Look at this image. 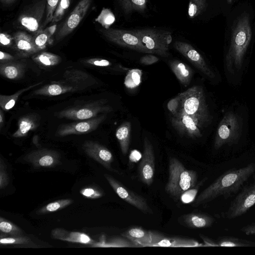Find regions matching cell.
Wrapping results in <instances>:
<instances>
[{"label":"cell","mask_w":255,"mask_h":255,"mask_svg":"<svg viewBox=\"0 0 255 255\" xmlns=\"http://www.w3.org/2000/svg\"><path fill=\"white\" fill-rule=\"evenodd\" d=\"M255 172V163L226 171L197 196L194 206L206 204L220 196L225 198L231 196L237 193Z\"/></svg>","instance_id":"cell-1"},{"label":"cell","mask_w":255,"mask_h":255,"mask_svg":"<svg viewBox=\"0 0 255 255\" xmlns=\"http://www.w3.org/2000/svg\"><path fill=\"white\" fill-rule=\"evenodd\" d=\"M252 36V28L249 14L243 13L237 19L232 31L230 44L226 56L228 70L233 73L240 70Z\"/></svg>","instance_id":"cell-2"},{"label":"cell","mask_w":255,"mask_h":255,"mask_svg":"<svg viewBox=\"0 0 255 255\" xmlns=\"http://www.w3.org/2000/svg\"><path fill=\"white\" fill-rule=\"evenodd\" d=\"M178 111L193 118L201 128L208 124L211 117L206 104L204 90L201 86H193L177 96Z\"/></svg>","instance_id":"cell-3"},{"label":"cell","mask_w":255,"mask_h":255,"mask_svg":"<svg viewBox=\"0 0 255 255\" xmlns=\"http://www.w3.org/2000/svg\"><path fill=\"white\" fill-rule=\"evenodd\" d=\"M197 179L195 171L186 169L178 159L172 157L169 162L168 179L165 190L173 197L180 198L184 192L196 186Z\"/></svg>","instance_id":"cell-4"},{"label":"cell","mask_w":255,"mask_h":255,"mask_svg":"<svg viewBox=\"0 0 255 255\" xmlns=\"http://www.w3.org/2000/svg\"><path fill=\"white\" fill-rule=\"evenodd\" d=\"M131 31L152 54L163 57L169 55L168 46L172 40L170 32L154 28H142Z\"/></svg>","instance_id":"cell-5"},{"label":"cell","mask_w":255,"mask_h":255,"mask_svg":"<svg viewBox=\"0 0 255 255\" xmlns=\"http://www.w3.org/2000/svg\"><path fill=\"white\" fill-rule=\"evenodd\" d=\"M240 131L241 125L237 116L231 112L227 113L218 127L214 148L219 149L225 144L236 143L239 138Z\"/></svg>","instance_id":"cell-6"},{"label":"cell","mask_w":255,"mask_h":255,"mask_svg":"<svg viewBox=\"0 0 255 255\" xmlns=\"http://www.w3.org/2000/svg\"><path fill=\"white\" fill-rule=\"evenodd\" d=\"M104 100H99L83 106L63 110L55 113L58 118H66L74 120H86L97 117L100 113H108L111 107L105 106Z\"/></svg>","instance_id":"cell-7"},{"label":"cell","mask_w":255,"mask_h":255,"mask_svg":"<svg viewBox=\"0 0 255 255\" xmlns=\"http://www.w3.org/2000/svg\"><path fill=\"white\" fill-rule=\"evenodd\" d=\"M47 0H36L27 6L17 18L18 25L31 32L41 29V21L46 8Z\"/></svg>","instance_id":"cell-8"},{"label":"cell","mask_w":255,"mask_h":255,"mask_svg":"<svg viewBox=\"0 0 255 255\" xmlns=\"http://www.w3.org/2000/svg\"><path fill=\"white\" fill-rule=\"evenodd\" d=\"M255 204V177L253 181L246 185L231 203L226 214L229 219L240 217Z\"/></svg>","instance_id":"cell-9"},{"label":"cell","mask_w":255,"mask_h":255,"mask_svg":"<svg viewBox=\"0 0 255 255\" xmlns=\"http://www.w3.org/2000/svg\"><path fill=\"white\" fill-rule=\"evenodd\" d=\"M100 31L108 40L116 44L140 52L152 54L131 31L104 28Z\"/></svg>","instance_id":"cell-10"},{"label":"cell","mask_w":255,"mask_h":255,"mask_svg":"<svg viewBox=\"0 0 255 255\" xmlns=\"http://www.w3.org/2000/svg\"><path fill=\"white\" fill-rule=\"evenodd\" d=\"M104 177L115 192L122 199L145 214L153 213L146 200L142 196L128 189L111 175L105 174Z\"/></svg>","instance_id":"cell-11"},{"label":"cell","mask_w":255,"mask_h":255,"mask_svg":"<svg viewBox=\"0 0 255 255\" xmlns=\"http://www.w3.org/2000/svg\"><path fill=\"white\" fill-rule=\"evenodd\" d=\"M172 115L171 124L181 135L192 138L202 136L201 128L193 118L180 111L172 114Z\"/></svg>","instance_id":"cell-12"},{"label":"cell","mask_w":255,"mask_h":255,"mask_svg":"<svg viewBox=\"0 0 255 255\" xmlns=\"http://www.w3.org/2000/svg\"><path fill=\"white\" fill-rule=\"evenodd\" d=\"M140 180L148 186L153 181L155 172V156L153 146L150 141L145 137L143 141V151L138 166Z\"/></svg>","instance_id":"cell-13"},{"label":"cell","mask_w":255,"mask_h":255,"mask_svg":"<svg viewBox=\"0 0 255 255\" xmlns=\"http://www.w3.org/2000/svg\"><path fill=\"white\" fill-rule=\"evenodd\" d=\"M106 118L102 115L90 119L60 125L58 128L56 135L65 136L72 134H86L96 130Z\"/></svg>","instance_id":"cell-14"},{"label":"cell","mask_w":255,"mask_h":255,"mask_svg":"<svg viewBox=\"0 0 255 255\" xmlns=\"http://www.w3.org/2000/svg\"><path fill=\"white\" fill-rule=\"evenodd\" d=\"M92 0H81L68 18L61 26L56 34V39L59 40L65 37L75 29L84 18Z\"/></svg>","instance_id":"cell-15"},{"label":"cell","mask_w":255,"mask_h":255,"mask_svg":"<svg viewBox=\"0 0 255 255\" xmlns=\"http://www.w3.org/2000/svg\"><path fill=\"white\" fill-rule=\"evenodd\" d=\"M174 47L205 75L211 78L215 77L214 73L202 55L191 45L177 41L174 43Z\"/></svg>","instance_id":"cell-16"},{"label":"cell","mask_w":255,"mask_h":255,"mask_svg":"<svg viewBox=\"0 0 255 255\" xmlns=\"http://www.w3.org/2000/svg\"><path fill=\"white\" fill-rule=\"evenodd\" d=\"M60 155L53 150L42 148L27 154L24 159L34 167H53L60 163Z\"/></svg>","instance_id":"cell-17"},{"label":"cell","mask_w":255,"mask_h":255,"mask_svg":"<svg viewBox=\"0 0 255 255\" xmlns=\"http://www.w3.org/2000/svg\"><path fill=\"white\" fill-rule=\"evenodd\" d=\"M82 148L89 156L105 168L111 171H115L111 166L114 156L107 148L96 142L88 140L84 143Z\"/></svg>","instance_id":"cell-18"},{"label":"cell","mask_w":255,"mask_h":255,"mask_svg":"<svg viewBox=\"0 0 255 255\" xmlns=\"http://www.w3.org/2000/svg\"><path fill=\"white\" fill-rule=\"evenodd\" d=\"M151 241L149 247H196L205 246L197 241L179 237H167L161 233L150 231Z\"/></svg>","instance_id":"cell-19"},{"label":"cell","mask_w":255,"mask_h":255,"mask_svg":"<svg viewBox=\"0 0 255 255\" xmlns=\"http://www.w3.org/2000/svg\"><path fill=\"white\" fill-rule=\"evenodd\" d=\"M13 38L14 49L21 56H28L40 51L35 44L34 37L26 32L18 31Z\"/></svg>","instance_id":"cell-20"},{"label":"cell","mask_w":255,"mask_h":255,"mask_svg":"<svg viewBox=\"0 0 255 255\" xmlns=\"http://www.w3.org/2000/svg\"><path fill=\"white\" fill-rule=\"evenodd\" d=\"M51 237L55 239L72 243L90 245L95 243L88 235L78 232H69L63 229L56 228L51 231Z\"/></svg>","instance_id":"cell-21"},{"label":"cell","mask_w":255,"mask_h":255,"mask_svg":"<svg viewBox=\"0 0 255 255\" xmlns=\"http://www.w3.org/2000/svg\"><path fill=\"white\" fill-rule=\"evenodd\" d=\"M63 82L79 87L81 90L96 83L90 75L77 69L66 70L63 74Z\"/></svg>","instance_id":"cell-22"},{"label":"cell","mask_w":255,"mask_h":255,"mask_svg":"<svg viewBox=\"0 0 255 255\" xmlns=\"http://www.w3.org/2000/svg\"><path fill=\"white\" fill-rule=\"evenodd\" d=\"M180 218L181 224L192 229L208 228L214 221L211 216L202 213H191L181 216Z\"/></svg>","instance_id":"cell-23"},{"label":"cell","mask_w":255,"mask_h":255,"mask_svg":"<svg viewBox=\"0 0 255 255\" xmlns=\"http://www.w3.org/2000/svg\"><path fill=\"white\" fill-rule=\"evenodd\" d=\"M81 90L75 86L62 82H53L35 91L34 95L55 96Z\"/></svg>","instance_id":"cell-24"},{"label":"cell","mask_w":255,"mask_h":255,"mask_svg":"<svg viewBox=\"0 0 255 255\" xmlns=\"http://www.w3.org/2000/svg\"><path fill=\"white\" fill-rule=\"evenodd\" d=\"M122 236L135 243L137 247H149L151 241L150 231L133 227L124 232Z\"/></svg>","instance_id":"cell-25"},{"label":"cell","mask_w":255,"mask_h":255,"mask_svg":"<svg viewBox=\"0 0 255 255\" xmlns=\"http://www.w3.org/2000/svg\"><path fill=\"white\" fill-rule=\"evenodd\" d=\"M24 66L18 62L7 61L0 62V73L4 77L10 80H17L24 75Z\"/></svg>","instance_id":"cell-26"},{"label":"cell","mask_w":255,"mask_h":255,"mask_svg":"<svg viewBox=\"0 0 255 255\" xmlns=\"http://www.w3.org/2000/svg\"><path fill=\"white\" fill-rule=\"evenodd\" d=\"M38 126V117L35 114L24 116L19 119L18 128L12 136L14 137L25 136L29 131L35 129Z\"/></svg>","instance_id":"cell-27"},{"label":"cell","mask_w":255,"mask_h":255,"mask_svg":"<svg viewBox=\"0 0 255 255\" xmlns=\"http://www.w3.org/2000/svg\"><path fill=\"white\" fill-rule=\"evenodd\" d=\"M170 67L178 80L185 86L188 85L192 78V71L186 64L178 60L169 63Z\"/></svg>","instance_id":"cell-28"},{"label":"cell","mask_w":255,"mask_h":255,"mask_svg":"<svg viewBox=\"0 0 255 255\" xmlns=\"http://www.w3.org/2000/svg\"><path fill=\"white\" fill-rule=\"evenodd\" d=\"M131 125L127 122L122 124L117 129L116 136L124 155L128 152L130 137Z\"/></svg>","instance_id":"cell-29"},{"label":"cell","mask_w":255,"mask_h":255,"mask_svg":"<svg viewBox=\"0 0 255 255\" xmlns=\"http://www.w3.org/2000/svg\"><path fill=\"white\" fill-rule=\"evenodd\" d=\"M118 2L125 14L134 11L143 13L146 8V0H118Z\"/></svg>","instance_id":"cell-30"},{"label":"cell","mask_w":255,"mask_h":255,"mask_svg":"<svg viewBox=\"0 0 255 255\" xmlns=\"http://www.w3.org/2000/svg\"><path fill=\"white\" fill-rule=\"evenodd\" d=\"M42 82L35 84L33 85L27 87L23 89L20 90L16 93L13 95L6 96L2 95L0 96V108L3 111H8L11 109L15 105L16 102L18 99L19 97L24 92L31 89V88L39 85L42 83Z\"/></svg>","instance_id":"cell-31"},{"label":"cell","mask_w":255,"mask_h":255,"mask_svg":"<svg viewBox=\"0 0 255 255\" xmlns=\"http://www.w3.org/2000/svg\"><path fill=\"white\" fill-rule=\"evenodd\" d=\"M94 247H137V245L129 240L120 237H116L108 241L103 239L100 242H95L92 246Z\"/></svg>","instance_id":"cell-32"},{"label":"cell","mask_w":255,"mask_h":255,"mask_svg":"<svg viewBox=\"0 0 255 255\" xmlns=\"http://www.w3.org/2000/svg\"><path fill=\"white\" fill-rule=\"evenodd\" d=\"M33 60L41 66L49 67L57 65L61 58L55 54L43 52L33 56Z\"/></svg>","instance_id":"cell-33"},{"label":"cell","mask_w":255,"mask_h":255,"mask_svg":"<svg viewBox=\"0 0 255 255\" xmlns=\"http://www.w3.org/2000/svg\"><path fill=\"white\" fill-rule=\"evenodd\" d=\"M217 242L219 247H239L255 246V242L231 237H221Z\"/></svg>","instance_id":"cell-34"},{"label":"cell","mask_w":255,"mask_h":255,"mask_svg":"<svg viewBox=\"0 0 255 255\" xmlns=\"http://www.w3.org/2000/svg\"><path fill=\"white\" fill-rule=\"evenodd\" d=\"M73 200L71 199H63L53 202H51L47 205L43 206L37 211L39 214H43L51 212H54L71 204Z\"/></svg>","instance_id":"cell-35"},{"label":"cell","mask_w":255,"mask_h":255,"mask_svg":"<svg viewBox=\"0 0 255 255\" xmlns=\"http://www.w3.org/2000/svg\"><path fill=\"white\" fill-rule=\"evenodd\" d=\"M142 71L138 69L129 70L125 78V85L128 89H134L139 85L141 81Z\"/></svg>","instance_id":"cell-36"},{"label":"cell","mask_w":255,"mask_h":255,"mask_svg":"<svg viewBox=\"0 0 255 255\" xmlns=\"http://www.w3.org/2000/svg\"><path fill=\"white\" fill-rule=\"evenodd\" d=\"M115 17L111 10L107 8H103L102 11L95 21L99 23L104 28L108 29L114 22Z\"/></svg>","instance_id":"cell-37"},{"label":"cell","mask_w":255,"mask_h":255,"mask_svg":"<svg viewBox=\"0 0 255 255\" xmlns=\"http://www.w3.org/2000/svg\"><path fill=\"white\" fill-rule=\"evenodd\" d=\"M0 230L1 232L12 236H21L23 233L18 226L1 217H0Z\"/></svg>","instance_id":"cell-38"},{"label":"cell","mask_w":255,"mask_h":255,"mask_svg":"<svg viewBox=\"0 0 255 255\" xmlns=\"http://www.w3.org/2000/svg\"><path fill=\"white\" fill-rule=\"evenodd\" d=\"M34 39L36 46L40 50L44 49L48 44L52 42V36L45 29L42 30L41 29L37 32Z\"/></svg>","instance_id":"cell-39"},{"label":"cell","mask_w":255,"mask_h":255,"mask_svg":"<svg viewBox=\"0 0 255 255\" xmlns=\"http://www.w3.org/2000/svg\"><path fill=\"white\" fill-rule=\"evenodd\" d=\"M70 0H60L55 10L51 21L52 23L60 21L69 7Z\"/></svg>","instance_id":"cell-40"},{"label":"cell","mask_w":255,"mask_h":255,"mask_svg":"<svg viewBox=\"0 0 255 255\" xmlns=\"http://www.w3.org/2000/svg\"><path fill=\"white\" fill-rule=\"evenodd\" d=\"M32 243L30 239L22 236L0 238L1 245H28Z\"/></svg>","instance_id":"cell-41"},{"label":"cell","mask_w":255,"mask_h":255,"mask_svg":"<svg viewBox=\"0 0 255 255\" xmlns=\"http://www.w3.org/2000/svg\"><path fill=\"white\" fill-rule=\"evenodd\" d=\"M60 0H47L46 18L42 28L51 22L55 10Z\"/></svg>","instance_id":"cell-42"},{"label":"cell","mask_w":255,"mask_h":255,"mask_svg":"<svg viewBox=\"0 0 255 255\" xmlns=\"http://www.w3.org/2000/svg\"><path fill=\"white\" fill-rule=\"evenodd\" d=\"M206 0H190L189 5V12L194 16L200 14L204 9Z\"/></svg>","instance_id":"cell-43"},{"label":"cell","mask_w":255,"mask_h":255,"mask_svg":"<svg viewBox=\"0 0 255 255\" xmlns=\"http://www.w3.org/2000/svg\"><path fill=\"white\" fill-rule=\"evenodd\" d=\"M80 193L84 197L91 199L99 198L104 194L101 190L94 187L83 188L80 191Z\"/></svg>","instance_id":"cell-44"},{"label":"cell","mask_w":255,"mask_h":255,"mask_svg":"<svg viewBox=\"0 0 255 255\" xmlns=\"http://www.w3.org/2000/svg\"><path fill=\"white\" fill-rule=\"evenodd\" d=\"M9 182V177L6 171V166L1 159L0 160V188H5Z\"/></svg>","instance_id":"cell-45"},{"label":"cell","mask_w":255,"mask_h":255,"mask_svg":"<svg viewBox=\"0 0 255 255\" xmlns=\"http://www.w3.org/2000/svg\"><path fill=\"white\" fill-rule=\"evenodd\" d=\"M197 189L191 188L184 192L181 196V200L184 203H188L193 201L197 193Z\"/></svg>","instance_id":"cell-46"},{"label":"cell","mask_w":255,"mask_h":255,"mask_svg":"<svg viewBox=\"0 0 255 255\" xmlns=\"http://www.w3.org/2000/svg\"><path fill=\"white\" fill-rule=\"evenodd\" d=\"M84 63L95 66L107 67L111 65V63L106 59L101 58H91L86 60Z\"/></svg>","instance_id":"cell-47"},{"label":"cell","mask_w":255,"mask_h":255,"mask_svg":"<svg viewBox=\"0 0 255 255\" xmlns=\"http://www.w3.org/2000/svg\"><path fill=\"white\" fill-rule=\"evenodd\" d=\"M158 61V58L153 55L148 54L140 58V62L146 65L152 64Z\"/></svg>","instance_id":"cell-48"},{"label":"cell","mask_w":255,"mask_h":255,"mask_svg":"<svg viewBox=\"0 0 255 255\" xmlns=\"http://www.w3.org/2000/svg\"><path fill=\"white\" fill-rule=\"evenodd\" d=\"M13 38L10 35L5 33H1L0 34V42L1 45L10 46L13 44Z\"/></svg>","instance_id":"cell-49"},{"label":"cell","mask_w":255,"mask_h":255,"mask_svg":"<svg viewBox=\"0 0 255 255\" xmlns=\"http://www.w3.org/2000/svg\"><path fill=\"white\" fill-rule=\"evenodd\" d=\"M179 106V101L177 96L176 98L169 101L168 104V108L172 114H173L178 110Z\"/></svg>","instance_id":"cell-50"},{"label":"cell","mask_w":255,"mask_h":255,"mask_svg":"<svg viewBox=\"0 0 255 255\" xmlns=\"http://www.w3.org/2000/svg\"><path fill=\"white\" fill-rule=\"evenodd\" d=\"M241 231L247 235H255V223L243 227Z\"/></svg>","instance_id":"cell-51"},{"label":"cell","mask_w":255,"mask_h":255,"mask_svg":"<svg viewBox=\"0 0 255 255\" xmlns=\"http://www.w3.org/2000/svg\"><path fill=\"white\" fill-rule=\"evenodd\" d=\"M200 237L203 241L205 247H219L217 242L203 235H200Z\"/></svg>","instance_id":"cell-52"},{"label":"cell","mask_w":255,"mask_h":255,"mask_svg":"<svg viewBox=\"0 0 255 255\" xmlns=\"http://www.w3.org/2000/svg\"><path fill=\"white\" fill-rule=\"evenodd\" d=\"M13 56L10 54L3 52L2 51H0V62L9 61L13 60Z\"/></svg>","instance_id":"cell-53"},{"label":"cell","mask_w":255,"mask_h":255,"mask_svg":"<svg viewBox=\"0 0 255 255\" xmlns=\"http://www.w3.org/2000/svg\"><path fill=\"white\" fill-rule=\"evenodd\" d=\"M56 27H57V25L54 24L53 25H51V26L46 28L45 29L48 32V33L51 36H52V35L54 34V33H55V32L56 31Z\"/></svg>","instance_id":"cell-54"},{"label":"cell","mask_w":255,"mask_h":255,"mask_svg":"<svg viewBox=\"0 0 255 255\" xmlns=\"http://www.w3.org/2000/svg\"><path fill=\"white\" fill-rule=\"evenodd\" d=\"M4 123V115L2 112V110L1 109L0 110V129H1Z\"/></svg>","instance_id":"cell-55"},{"label":"cell","mask_w":255,"mask_h":255,"mask_svg":"<svg viewBox=\"0 0 255 255\" xmlns=\"http://www.w3.org/2000/svg\"><path fill=\"white\" fill-rule=\"evenodd\" d=\"M15 0H0L3 4H9L13 3Z\"/></svg>","instance_id":"cell-56"},{"label":"cell","mask_w":255,"mask_h":255,"mask_svg":"<svg viewBox=\"0 0 255 255\" xmlns=\"http://www.w3.org/2000/svg\"><path fill=\"white\" fill-rule=\"evenodd\" d=\"M227 1L229 2V3H231L233 1V0H227Z\"/></svg>","instance_id":"cell-57"}]
</instances>
